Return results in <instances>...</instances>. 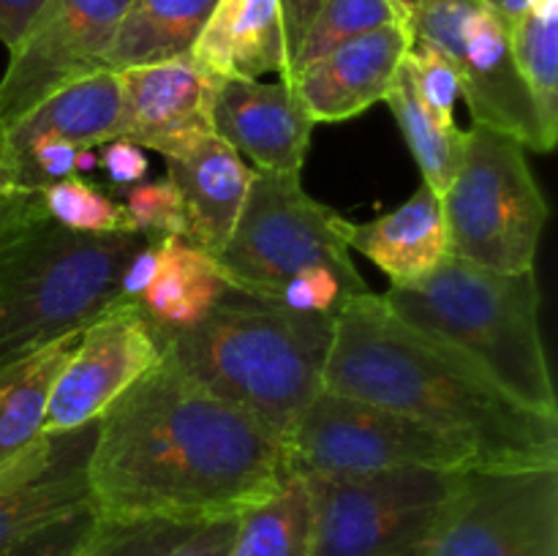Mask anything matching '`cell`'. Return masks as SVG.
Listing matches in <instances>:
<instances>
[{"label":"cell","instance_id":"6da1fadb","mask_svg":"<svg viewBox=\"0 0 558 556\" xmlns=\"http://www.w3.org/2000/svg\"><path fill=\"white\" fill-rule=\"evenodd\" d=\"M287 478L283 442L169 352L98 418L87 463L90 505L107 521L240 518Z\"/></svg>","mask_w":558,"mask_h":556},{"label":"cell","instance_id":"7a4b0ae2","mask_svg":"<svg viewBox=\"0 0 558 556\" xmlns=\"http://www.w3.org/2000/svg\"><path fill=\"white\" fill-rule=\"evenodd\" d=\"M322 387L417 420L466 445L477 467H558V418L501 390L452 343L354 298L332 327Z\"/></svg>","mask_w":558,"mask_h":556},{"label":"cell","instance_id":"3957f363","mask_svg":"<svg viewBox=\"0 0 558 556\" xmlns=\"http://www.w3.org/2000/svg\"><path fill=\"white\" fill-rule=\"evenodd\" d=\"M145 245L140 232L60 227L38 191H0V368L125 300L123 273Z\"/></svg>","mask_w":558,"mask_h":556},{"label":"cell","instance_id":"277c9868","mask_svg":"<svg viewBox=\"0 0 558 556\" xmlns=\"http://www.w3.org/2000/svg\"><path fill=\"white\" fill-rule=\"evenodd\" d=\"M332 327L330 316L298 314L229 289L199 325L169 338L167 352L199 385L254 414L283 442L322 390Z\"/></svg>","mask_w":558,"mask_h":556},{"label":"cell","instance_id":"5b68a950","mask_svg":"<svg viewBox=\"0 0 558 556\" xmlns=\"http://www.w3.org/2000/svg\"><path fill=\"white\" fill-rule=\"evenodd\" d=\"M381 300L403 322L474 360L523 407L558 418L534 270L494 273L447 256L428 278L390 287Z\"/></svg>","mask_w":558,"mask_h":556},{"label":"cell","instance_id":"8992f818","mask_svg":"<svg viewBox=\"0 0 558 556\" xmlns=\"http://www.w3.org/2000/svg\"><path fill=\"white\" fill-rule=\"evenodd\" d=\"M466 469L303 478L314 556H434Z\"/></svg>","mask_w":558,"mask_h":556},{"label":"cell","instance_id":"52a82bcc","mask_svg":"<svg viewBox=\"0 0 558 556\" xmlns=\"http://www.w3.org/2000/svg\"><path fill=\"white\" fill-rule=\"evenodd\" d=\"M441 213L456 259L494 273L534 270L548 202L529 167L526 145L512 134L472 125Z\"/></svg>","mask_w":558,"mask_h":556},{"label":"cell","instance_id":"ba28073f","mask_svg":"<svg viewBox=\"0 0 558 556\" xmlns=\"http://www.w3.org/2000/svg\"><path fill=\"white\" fill-rule=\"evenodd\" d=\"M343 240V218L303 191L300 178L256 172L227 245L213 259L229 287L270 300L308 267L360 273Z\"/></svg>","mask_w":558,"mask_h":556},{"label":"cell","instance_id":"9c48e42d","mask_svg":"<svg viewBox=\"0 0 558 556\" xmlns=\"http://www.w3.org/2000/svg\"><path fill=\"white\" fill-rule=\"evenodd\" d=\"M287 472L349 478L407 467L469 469L477 458L458 439L392 409L322 387L283 439Z\"/></svg>","mask_w":558,"mask_h":556},{"label":"cell","instance_id":"30bf717a","mask_svg":"<svg viewBox=\"0 0 558 556\" xmlns=\"http://www.w3.org/2000/svg\"><path fill=\"white\" fill-rule=\"evenodd\" d=\"M407 25L414 41L439 49L458 71L474 125L512 134L532 150H554L512 60L510 27L490 0H423Z\"/></svg>","mask_w":558,"mask_h":556},{"label":"cell","instance_id":"8fae6325","mask_svg":"<svg viewBox=\"0 0 558 556\" xmlns=\"http://www.w3.org/2000/svg\"><path fill=\"white\" fill-rule=\"evenodd\" d=\"M434 556H558V467H469Z\"/></svg>","mask_w":558,"mask_h":556},{"label":"cell","instance_id":"7c38bea8","mask_svg":"<svg viewBox=\"0 0 558 556\" xmlns=\"http://www.w3.org/2000/svg\"><path fill=\"white\" fill-rule=\"evenodd\" d=\"M131 0H47L0 80V134L33 107L107 69L109 49Z\"/></svg>","mask_w":558,"mask_h":556},{"label":"cell","instance_id":"4fadbf2b","mask_svg":"<svg viewBox=\"0 0 558 556\" xmlns=\"http://www.w3.org/2000/svg\"><path fill=\"white\" fill-rule=\"evenodd\" d=\"M167 352L136 300H120L80 333L49 396L44 434L96 423Z\"/></svg>","mask_w":558,"mask_h":556},{"label":"cell","instance_id":"5bb4252c","mask_svg":"<svg viewBox=\"0 0 558 556\" xmlns=\"http://www.w3.org/2000/svg\"><path fill=\"white\" fill-rule=\"evenodd\" d=\"M96 423L41 434L0 467V551L25 534L90 505V463Z\"/></svg>","mask_w":558,"mask_h":556},{"label":"cell","instance_id":"9a60e30c","mask_svg":"<svg viewBox=\"0 0 558 556\" xmlns=\"http://www.w3.org/2000/svg\"><path fill=\"white\" fill-rule=\"evenodd\" d=\"M120 85L118 136L161 156L213 134L218 82L191 55L114 71Z\"/></svg>","mask_w":558,"mask_h":556},{"label":"cell","instance_id":"2e32d148","mask_svg":"<svg viewBox=\"0 0 558 556\" xmlns=\"http://www.w3.org/2000/svg\"><path fill=\"white\" fill-rule=\"evenodd\" d=\"M314 118L289 82L221 80L213 96V134L256 172L300 178Z\"/></svg>","mask_w":558,"mask_h":556},{"label":"cell","instance_id":"e0dca14e","mask_svg":"<svg viewBox=\"0 0 558 556\" xmlns=\"http://www.w3.org/2000/svg\"><path fill=\"white\" fill-rule=\"evenodd\" d=\"M409 47V25H387L338 44L287 82L314 123H338L385 101Z\"/></svg>","mask_w":558,"mask_h":556},{"label":"cell","instance_id":"ac0fdd59","mask_svg":"<svg viewBox=\"0 0 558 556\" xmlns=\"http://www.w3.org/2000/svg\"><path fill=\"white\" fill-rule=\"evenodd\" d=\"M163 161L167 178L183 202V240L205 254L218 256L243 210L254 169L216 134L169 153Z\"/></svg>","mask_w":558,"mask_h":556},{"label":"cell","instance_id":"d6986e66","mask_svg":"<svg viewBox=\"0 0 558 556\" xmlns=\"http://www.w3.org/2000/svg\"><path fill=\"white\" fill-rule=\"evenodd\" d=\"M343 240L360 251L392 281V287H412L428 278L450 254L441 196L420 185L412 200L368 223L343 218Z\"/></svg>","mask_w":558,"mask_h":556},{"label":"cell","instance_id":"ffe728a7","mask_svg":"<svg viewBox=\"0 0 558 556\" xmlns=\"http://www.w3.org/2000/svg\"><path fill=\"white\" fill-rule=\"evenodd\" d=\"M191 58L216 80L287 76L281 0H218Z\"/></svg>","mask_w":558,"mask_h":556},{"label":"cell","instance_id":"44dd1931","mask_svg":"<svg viewBox=\"0 0 558 556\" xmlns=\"http://www.w3.org/2000/svg\"><path fill=\"white\" fill-rule=\"evenodd\" d=\"M218 262L183 238L158 240L156 273L136 303L163 341L199 325L229 292Z\"/></svg>","mask_w":558,"mask_h":556},{"label":"cell","instance_id":"7402d4cb","mask_svg":"<svg viewBox=\"0 0 558 556\" xmlns=\"http://www.w3.org/2000/svg\"><path fill=\"white\" fill-rule=\"evenodd\" d=\"M120 85L109 69L96 71L74 85L60 87L25 118L0 134V145L31 140H60L74 147H101L118 136Z\"/></svg>","mask_w":558,"mask_h":556},{"label":"cell","instance_id":"603a6c76","mask_svg":"<svg viewBox=\"0 0 558 556\" xmlns=\"http://www.w3.org/2000/svg\"><path fill=\"white\" fill-rule=\"evenodd\" d=\"M218 0H131L109 49L107 69L163 63L191 55Z\"/></svg>","mask_w":558,"mask_h":556},{"label":"cell","instance_id":"cb8c5ba5","mask_svg":"<svg viewBox=\"0 0 558 556\" xmlns=\"http://www.w3.org/2000/svg\"><path fill=\"white\" fill-rule=\"evenodd\" d=\"M80 333L58 338L0 368V467L44 434L49 396L80 343Z\"/></svg>","mask_w":558,"mask_h":556},{"label":"cell","instance_id":"d4e9b609","mask_svg":"<svg viewBox=\"0 0 558 556\" xmlns=\"http://www.w3.org/2000/svg\"><path fill=\"white\" fill-rule=\"evenodd\" d=\"M385 101L390 104L392 114H396L398 125H401V134L407 140L409 150L417 158L423 183L436 196H445V191L450 189L458 169H461L463 156H466L469 131H461L458 125L447 129L423 107L417 90H414L412 74L407 69V60L401 63L396 85L390 87Z\"/></svg>","mask_w":558,"mask_h":556},{"label":"cell","instance_id":"484cf974","mask_svg":"<svg viewBox=\"0 0 558 556\" xmlns=\"http://www.w3.org/2000/svg\"><path fill=\"white\" fill-rule=\"evenodd\" d=\"M512 60L537 107L550 147L558 142V0H529L510 27Z\"/></svg>","mask_w":558,"mask_h":556},{"label":"cell","instance_id":"4316f807","mask_svg":"<svg viewBox=\"0 0 558 556\" xmlns=\"http://www.w3.org/2000/svg\"><path fill=\"white\" fill-rule=\"evenodd\" d=\"M223 556H314L305 480L289 474L270 499L245 510Z\"/></svg>","mask_w":558,"mask_h":556},{"label":"cell","instance_id":"83f0119b","mask_svg":"<svg viewBox=\"0 0 558 556\" xmlns=\"http://www.w3.org/2000/svg\"><path fill=\"white\" fill-rule=\"evenodd\" d=\"M407 16L409 14L396 0H327L316 20L311 22L289 76L303 65L319 60L338 44L349 41V38H357L363 33L379 31L387 25H407Z\"/></svg>","mask_w":558,"mask_h":556},{"label":"cell","instance_id":"f1b7e54d","mask_svg":"<svg viewBox=\"0 0 558 556\" xmlns=\"http://www.w3.org/2000/svg\"><path fill=\"white\" fill-rule=\"evenodd\" d=\"M38 194H41L47 216L65 229L85 234L134 232L123 202H114L101 185L90 183L80 174H69Z\"/></svg>","mask_w":558,"mask_h":556},{"label":"cell","instance_id":"f546056e","mask_svg":"<svg viewBox=\"0 0 558 556\" xmlns=\"http://www.w3.org/2000/svg\"><path fill=\"white\" fill-rule=\"evenodd\" d=\"M196 527L202 523L98 518L96 534L82 556H169Z\"/></svg>","mask_w":558,"mask_h":556},{"label":"cell","instance_id":"4dcf8cb0","mask_svg":"<svg viewBox=\"0 0 558 556\" xmlns=\"http://www.w3.org/2000/svg\"><path fill=\"white\" fill-rule=\"evenodd\" d=\"M407 69L412 74L423 107L439 120L441 125H456V101L461 96V80L450 60L430 44L414 41L407 52Z\"/></svg>","mask_w":558,"mask_h":556},{"label":"cell","instance_id":"1f68e13d","mask_svg":"<svg viewBox=\"0 0 558 556\" xmlns=\"http://www.w3.org/2000/svg\"><path fill=\"white\" fill-rule=\"evenodd\" d=\"M123 207L131 221V229L145 234L147 240L183 238V202H180L178 189H174V183L169 178L131 185L125 191Z\"/></svg>","mask_w":558,"mask_h":556},{"label":"cell","instance_id":"d6a6232c","mask_svg":"<svg viewBox=\"0 0 558 556\" xmlns=\"http://www.w3.org/2000/svg\"><path fill=\"white\" fill-rule=\"evenodd\" d=\"M98 512L93 505H82L69 516L25 534L22 540L0 551V556H82L96 534Z\"/></svg>","mask_w":558,"mask_h":556},{"label":"cell","instance_id":"836d02e7","mask_svg":"<svg viewBox=\"0 0 558 556\" xmlns=\"http://www.w3.org/2000/svg\"><path fill=\"white\" fill-rule=\"evenodd\" d=\"M104 150L98 153V167H104L107 178L114 185H136L145 180L150 161H147L145 147H140L136 142L123 140V136H114V140L104 142Z\"/></svg>","mask_w":558,"mask_h":556},{"label":"cell","instance_id":"e575fe53","mask_svg":"<svg viewBox=\"0 0 558 556\" xmlns=\"http://www.w3.org/2000/svg\"><path fill=\"white\" fill-rule=\"evenodd\" d=\"M327 0H281V25H283V47H287V76L292 71L294 58L300 52L305 33H308L311 22L322 11ZM283 76V80H287Z\"/></svg>","mask_w":558,"mask_h":556},{"label":"cell","instance_id":"d590c367","mask_svg":"<svg viewBox=\"0 0 558 556\" xmlns=\"http://www.w3.org/2000/svg\"><path fill=\"white\" fill-rule=\"evenodd\" d=\"M238 518H223L196 527L169 556H223L232 545Z\"/></svg>","mask_w":558,"mask_h":556},{"label":"cell","instance_id":"8d00e7d4","mask_svg":"<svg viewBox=\"0 0 558 556\" xmlns=\"http://www.w3.org/2000/svg\"><path fill=\"white\" fill-rule=\"evenodd\" d=\"M44 3L47 0H0V41L14 49Z\"/></svg>","mask_w":558,"mask_h":556},{"label":"cell","instance_id":"74e56055","mask_svg":"<svg viewBox=\"0 0 558 556\" xmlns=\"http://www.w3.org/2000/svg\"><path fill=\"white\" fill-rule=\"evenodd\" d=\"M156 259H158V240H147L145 249L129 262L123 273V298L125 300H140L142 292L150 283L153 273H156Z\"/></svg>","mask_w":558,"mask_h":556},{"label":"cell","instance_id":"f35d334b","mask_svg":"<svg viewBox=\"0 0 558 556\" xmlns=\"http://www.w3.org/2000/svg\"><path fill=\"white\" fill-rule=\"evenodd\" d=\"M490 3L496 5V11H499L507 27L515 25V22L523 16V11L529 9V0H490Z\"/></svg>","mask_w":558,"mask_h":556},{"label":"cell","instance_id":"ab89813d","mask_svg":"<svg viewBox=\"0 0 558 556\" xmlns=\"http://www.w3.org/2000/svg\"><path fill=\"white\" fill-rule=\"evenodd\" d=\"M98 167V150L96 147H80L76 150V174L93 172Z\"/></svg>","mask_w":558,"mask_h":556},{"label":"cell","instance_id":"60d3db41","mask_svg":"<svg viewBox=\"0 0 558 556\" xmlns=\"http://www.w3.org/2000/svg\"><path fill=\"white\" fill-rule=\"evenodd\" d=\"M396 3L401 5V9L407 11V14H409V11H412V9H417V5L423 3V0H396Z\"/></svg>","mask_w":558,"mask_h":556},{"label":"cell","instance_id":"b9f144b4","mask_svg":"<svg viewBox=\"0 0 558 556\" xmlns=\"http://www.w3.org/2000/svg\"><path fill=\"white\" fill-rule=\"evenodd\" d=\"M0 189H3V164H0Z\"/></svg>","mask_w":558,"mask_h":556}]
</instances>
